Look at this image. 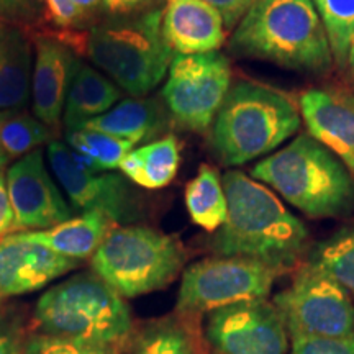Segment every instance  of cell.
<instances>
[{
  "mask_svg": "<svg viewBox=\"0 0 354 354\" xmlns=\"http://www.w3.org/2000/svg\"><path fill=\"white\" fill-rule=\"evenodd\" d=\"M0 354H25V342L7 318L0 315Z\"/></svg>",
  "mask_w": 354,
  "mask_h": 354,
  "instance_id": "cell-34",
  "label": "cell"
},
{
  "mask_svg": "<svg viewBox=\"0 0 354 354\" xmlns=\"http://www.w3.org/2000/svg\"><path fill=\"white\" fill-rule=\"evenodd\" d=\"M76 63V56L64 43L46 37L37 39L32 73L33 113L50 128L63 122Z\"/></svg>",
  "mask_w": 354,
  "mask_h": 354,
  "instance_id": "cell-17",
  "label": "cell"
},
{
  "mask_svg": "<svg viewBox=\"0 0 354 354\" xmlns=\"http://www.w3.org/2000/svg\"><path fill=\"white\" fill-rule=\"evenodd\" d=\"M180 165V143L174 135L131 149L120 162L123 176L143 189L156 190L169 185Z\"/></svg>",
  "mask_w": 354,
  "mask_h": 354,
  "instance_id": "cell-22",
  "label": "cell"
},
{
  "mask_svg": "<svg viewBox=\"0 0 354 354\" xmlns=\"http://www.w3.org/2000/svg\"><path fill=\"white\" fill-rule=\"evenodd\" d=\"M328 37L331 53L339 64L346 63V53L354 37V0H312Z\"/></svg>",
  "mask_w": 354,
  "mask_h": 354,
  "instance_id": "cell-28",
  "label": "cell"
},
{
  "mask_svg": "<svg viewBox=\"0 0 354 354\" xmlns=\"http://www.w3.org/2000/svg\"><path fill=\"white\" fill-rule=\"evenodd\" d=\"M51 141L50 127L37 117L21 112H0V146L8 161L24 158Z\"/></svg>",
  "mask_w": 354,
  "mask_h": 354,
  "instance_id": "cell-27",
  "label": "cell"
},
{
  "mask_svg": "<svg viewBox=\"0 0 354 354\" xmlns=\"http://www.w3.org/2000/svg\"><path fill=\"white\" fill-rule=\"evenodd\" d=\"M310 264L354 294V225L342 228L317 245Z\"/></svg>",
  "mask_w": 354,
  "mask_h": 354,
  "instance_id": "cell-26",
  "label": "cell"
},
{
  "mask_svg": "<svg viewBox=\"0 0 354 354\" xmlns=\"http://www.w3.org/2000/svg\"><path fill=\"white\" fill-rule=\"evenodd\" d=\"M251 177L312 218L339 216L354 207L353 174L310 135H299L259 161Z\"/></svg>",
  "mask_w": 354,
  "mask_h": 354,
  "instance_id": "cell-5",
  "label": "cell"
},
{
  "mask_svg": "<svg viewBox=\"0 0 354 354\" xmlns=\"http://www.w3.org/2000/svg\"><path fill=\"white\" fill-rule=\"evenodd\" d=\"M165 112L158 102L133 97L120 102L100 117L84 122L77 128H92L138 145L159 135L165 130Z\"/></svg>",
  "mask_w": 354,
  "mask_h": 354,
  "instance_id": "cell-20",
  "label": "cell"
},
{
  "mask_svg": "<svg viewBox=\"0 0 354 354\" xmlns=\"http://www.w3.org/2000/svg\"><path fill=\"white\" fill-rule=\"evenodd\" d=\"M203 343L209 354H287L289 333L276 305L253 300L209 313Z\"/></svg>",
  "mask_w": 354,
  "mask_h": 354,
  "instance_id": "cell-11",
  "label": "cell"
},
{
  "mask_svg": "<svg viewBox=\"0 0 354 354\" xmlns=\"http://www.w3.org/2000/svg\"><path fill=\"white\" fill-rule=\"evenodd\" d=\"M185 207L190 220L205 232H216L225 223L227 196L214 167L209 165L198 167L197 176L185 187Z\"/></svg>",
  "mask_w": 354,
  "mask_h": 354,
  "instance_id": "cell-24",
  "label": "cell"
},
{
  "mask_svg": "<svg viewBox=\"0 0 354 354\" xmlns=\"http://www.w3.org/2000/svg\"><path fill=\"white\" fill-rule=\"evenodd\" d=\"M92 272L123 299L165 289L184 266V248L176 238L149 227H115L91 258Z\"/></svg>",
  "mask_w": 354,
  "mask_h": 354,
  "instance_id": "cell-6",
  "label": "cell"
},
{
  "mask_svg": "<svg viewBox=\"0 0 354 354\" xmlns=\"http://www.w3.org/2000/svg\"><path fill=\"white\" fill-rule=\"evenodd\" d=\"M274 305L290 338L354 335V304L349 292L310 263L300 269L290 287L276 295Z\"/></svg>",
  "mask_w": 354,
  "mask_h": 354,
  "instance_id": "cell-9",
  "label": "cell"
},
{
  "mask_svg": "<svg viewBox=\"0 0 354 354\" xmlns=\"http://www.w3.org/2000/svg\"><path fill=\"white\" fill-rule=\"evenodd\" d=\"M230 50L310 73L326 71L333 59L312 0H258L234 28Z\"/></svg>",
  "mask_w": 354,
  "mask_h": 354,
  "instance_id": "cell-3",
  "label": "cell"
},
{
  "mask_svg": "<svg viewBox=\"0 0 354 354\" xmlns=\"http://www.w3.org/2000/svg\"><path fill=\"white\" fill-rule=\"evenodd\" d=\"M79 264L17 233L7 234L0 240V299L37 292Z\"/></svg>",
  "mask_w": 354,
  "mask_h": 354,
  "instance_id": "cell-14",
  "label": "cell"
},
{
  "mask_svg": "<svg viewBox=\"0 0 354 354\" xmlns=\"http://www.w3.org/2000/svg\"><path fill=\"white\" fill-rule=\"evenodd\" d=\"M203 2L218 10L227 28H234L258 0H203Z\"/></svg>",
  "mask_w": 354,
  "mask_h": 354,
  "instance_id": "cell-33",
  "label": "cell"
},
{
  "mask_svg": "<svg viewBox=\"0 0 354 354\" xmlns=\"http://www.w3.org/2000/svg\"><path fill=\"white\" fill-rule=\"evenodd\" d=\"M7 162H8V159H7L6 154H3V149H2V146H0V169H2V167L6 166Z\"/></svg>",
  "mask_w": 354,
  "mask_h": 354,
  "instance_id": "cell-39",
  "label": "cell"
},
{
  "mask_svg": "<svg viewBox=\"0 0 354 354\" xmlns=\"http://www.w3.org/2000/svg\"><path fill=\"white\" fill-rule=\"evenodd\" d=\"M13 232H41L73 218V209L53 179L41 151L20 158L6 172Z\"/></svg>",
  "mask_w": 354,
  "mask_h": 354,
  "instance_id": "cell-13",
  "label": "cell"
},
{
  "mask_svg": "<svg viewBox=\"0 0 354 354\" xmlns=\"http://www.w3.org/2000/svg\"><path fill=\"white\" fill-rule=\"evenodd\" d=\"M221 183L227 220L212 238L214 253L258 261L277 272L294 268L307 246V227L276 194L245 172L228 171Z\"/></svg>",
  "mask_w": 354,
  "mask_h": 354,
  "instance_id": "cell-1",
  "label": "cell"
},
{
  "mask_svg": "<svg viewBox=\"0 0 354 354\" xmlns=\"http://www.w3.org/2000/svg\"><path fill=\"white\" fill-rule=\"evenodd\" d=\"M43 6L53 24L63 28L77 25L84 17L76 0H43Z\"/></svg>",
  "mask_w": 354,
  "mask_h": 354,
  "instance_id": "cell-31",
  "label": "cell"
},
{
  "mask_svg": "<svg viewBox=\"0 0 354 354\" xmlns=\"http://www.w3.org/2000/svg\"><path fill=\"white\" fill-rule=\"evenodd\" d=\"M276 269L246 258H210L189 266L177 295V315L203 313L253 300H266L277 277Z\"/></svg>",
  "mask_w": 354,
  "mask_h": 354,
  "instance_id": "cell-8",
  "label": "cell"
},
{
  "mask_svg": "<svg viewBox=\"0 0 354 354\" xmlns=\"http://www.w3.org/2000/svg\"><path fill=\"white\" fill-rule=\"evenodd\" d=\"M346 63L349 64V68H351L354 74V37L351 38V41H349L348 53H346Z\"/></svg>",
  "mask_w": 354,
  "mask_h": 354,
  "instance_id": "cell-38",
  "label": "cell"
},
{
  "mask_svg": "<svg viewBox=\"0 0 354 354\" xmlns=\"http://www.w3.org/2000/svg\"><path fill=\"white\" fill-rule=\"evenodd\" d=\"M25 354H125L110 348L92 346L57 336L35 333L25 339Z\"/></svg>",
  "mask_w": 354,
  "mask_h": 354,
  "instance_id": "cell-29",
  "label": "cell"
},
{
  "mask_svg": "<svg viewBox=\"0 0 354 354\" xmlns=\"http://www.w3.org/2000/svg\"><path fill=\"white\" fill-rule=\"evenodd\" d=\"M68 146L79 158L91 166L94 171H112L120 167V162L131 149L135 143L128 140L117 138L92 128H73L66 131Z\"/></svg>",
  "mask_w": 354,
  "mask_h": 354,
  "instance_id": "cell-25",
  "label": "cell"
},
{
  "mask_svg": "<svg viewBox=\"0 0 354 354\" xmlns=\"http://www.w3.org/2000/svg\"><path fill=\"white\" fill-rule=\"evenodd\" d=\"M120 97L122 91L117 84L88 64L77 61L66 97L63 113L66 130H73L84 122L109 112Z\"/></svg>",
  "mask_w": 354,
  "mask_h": 354,
  "instance_id": "cell-19",
  "label": "cell"
},
{
  "mask_svg": "<svg viewBox=\"0 0 354 354\" xmlns=\"http://www.w3.org/2000/svg\"><path fill=\"white\" fill-rule=\"evenodd\" d=\"M161 33L174 55L192 56L218 51L227 26L218 10L203 0H167Z\"/></svg>",
  "mask_w": 354,
  "mask_h": 354,
  "instance_id": "cell-16",
  "label": "cell"
},
{
  "mask_svg": "<svg viewBox=\"0 0 354 354\" xmlns=\"http://www.w3.org/2000/svg\"><path fill=\"white\" fill-rule=\"evenodd\" d=\"M194 325L196 318L183 315L154 322L133 338L131 354H209Z\"/></svg>",
  "mask_w": 354,
  "mask_h": 354,
  "instance_id": "cell-23",
  "label": "cell"
},
{
  "mask_svg": "<svg viewBox=\"0 0 354 354\" xmlns=\"http://www.w3.org/2000/svg\"><path fill=\"white\" fill-rule=\"evenodd\" d=\"M153 2L154 0H104L102 6L110 13H128L143 8Z\"/></svg>",
  "mask_w": 354,
  "mask_h": 354,
  "instance_id": "cell-36",
  "label": "cell"
},
{
  "mask_svg": "<svg viewBox=\"0 0 354 354\" xmlns=\"http://www.w3.org/2000/svg\"><path fill=\"white\" fill-rule=\"evenodd\" d=\"M290 354H354V335L348 338H292Z\"/></svg>",
  "mask_w": 354,
  "mask_h": 354,
  "instance_id": "cell-30",
  "label": "cell"
},
{
  "mask_svg": "<svg viewBox=\"0 0 354 354\" xmlns=\"http://www.w3.org/2000/svg\"><path fill=\"white\" fill-rule=\"evenodd\" d=\"M300 113L308 135L354 176V97L333 88H310L300 97Z\"/></svg>",
  "mask_w": 354,
  "mask_h": 354,
  "instance_id": "cell-15",
  "label": "cell"
},
{
  "mask_svg": "<svg viewBox=\"0 0 354 354\" xmlns=\"http://www.w3.org/2000/svg\"><path fill=\"white\" fill-rule=\"evenodd\" d=\"M41 7L43 0H0V15L10 21H32Z\"/></svg>",
  "mask_w": 354,
  "mask_h": 354,
  "instance_id": "cell-32",
  "label": "cell"
},
{
  "mask_svg": "<svg viewBox=\"0 0 354 354\" xmlns=\"http://www.w3.org/2000/svg\"><path fill=\"white\" fill-rule=\"evenodd\" d=\"M33 320L38 333L127 353L133 342L130 308L95 272H82L39 297Z\"/></svg>",
  "mask_w": 354,
  "mask_h": 354,
  "instance_id": "cell-2",
  "label": "cell"
},
{
  "mask_svg": "<svg viewBox=\"0 0 354 354\" xmlns=\"http://www.w3.org/2000/svg\"><path fill=\"white\" fill-rule=\"evenodd\" d=\"M32 51L19 30L0 28V112L25 107L32 95Z\"/></svg>",
  "mask_w": 354,
  "mask_h": 354,
  "instance_id": "cell-21",
  "label": "cell"
},
{
  "mask_svg": "<svg viewBox=\"0 0 354 354\" xmlns=\"http://www.w3.org/2000/svg\"><path fill=\"white\" fill-rule=\"evenodd\" d=\"M162 12L136 21L95 26L87 38V55L112 82L131 97H143L165 79L174 53L161 33Z\"/></svg>",
  "mask_w": 354,
  "mask_h": 354,
  "instance_id": "cell-7",
  "label": "cell"
},
{
  "mask_svg": "<svg viewBox=\"0 0 354 354\" xmlns=\"http://www.w3.org/2000/svg\"><path fill=\"white\" fill-rule=\"evenodd\" d=\"M115 223L100 212H84L64 223L41 232L17 233L26 241L38 243L66 258L82 261L92 258Z\"/></svg>",
  "mask_w": 354,
  "mask_h": 354,
  "instance_id": "cell-18",
  "label": "cell"
},
{
  "mask_svg": "<svg viewBox=\"0 0 354 354\" xmlns=\"http://www.w3.org/2000/svg\"><path fill=\"white\" fill-rule=\"evenodd\" d=\"M51 171L66 196L77 210L100 212L115 225L138 216V203L127 179L94 171L61 141H51L46 149Z\"/></svg>",
  "mask_w": 354,
  "mask_h": 354,
  "instance_id": "cell-12",
  "label": "cell"
},
{
  "mask_svg": "<svg viewBox=\"0 0 354 354\" xmlns=\"http://www.w3.org/2000/svg\"><path fill=\"white\" fill-rule=\"evenodd\" d=\"M300 123V110L284 92L238 81L232 84L210 127L212 151L221 165H246L276 151L299 131Z\"/></svg>",
  "mask_w": 354,
  "mask_h": 354,
  "instance_id": "cell-4",
  "label": "cell"
},
{
  "mask_svg": "<svg viewBox=\"0 0 354 354\" xmlns=\"http://www.w3.org/2000/svg\"><path fill=\"white\" fill-rule=\"evenodd\" d=\"M76 3L77 7L81 8L82 15H86V13L95 10L100 3H104V0H76Z\"/></svg>",
  "mask_w": 354,
  "mask_h": 354,
  "instance_id": "cell-37",
  "label": "cell"
},
{
  "mask_svg": "<svg viewBox=\"0 0 354 354\" xmlns=\"http://www.w3.org/2000/svg\"><path fill=\"white\" fill-rule=\"evenodd\" d=\"M230 87L232 68L221 53L174 55L161 95L177 125L203 133L214 123Z\"/></svg>",
  "mask_w": 354,
  "mask_h": 354,
  "instance_id": "cell-10",
  "label": "cell"
},
{
  "mask_svg": "<svg viewBox=\"0 0 354 354\" xmlns=\"http://www.w3.org/2000/svg\"><path fill=\"white\" fill-rule=\"evenodd\" d=\"M13 233V212L7 192L6 174L0 171V240Z\"/></svg>",
  "mask_w": 354,
  "mask_h": 354,
  "instance_id": "cell-35",
  "label": "cell"
}]
</instances>
